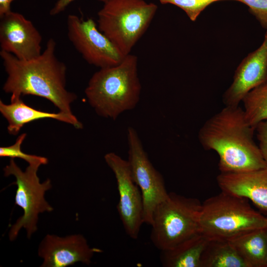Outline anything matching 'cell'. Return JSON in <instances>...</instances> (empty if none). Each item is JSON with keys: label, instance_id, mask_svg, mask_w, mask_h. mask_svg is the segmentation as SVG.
<instances>
[{"label": "cell", "instance_id": "obj_1", "mask_svg": "<svg viewBox=\"0 0 267 267\" xmlns=\"http://www.w3.org/2000/svg\"><path fill=\"white\" fill-rule=\"evenodd\" d=\"M56 42L49 39L38 57L19 59L11 53L0 51L6 80L2 89L11 94L10 100L32 95L50 101L59 111L73 114L71 105L76 94L66 89L67 67L55 54Z\"/></svg>", "mask_w": 267, "mask_h": 267}, {"label": "cell", "instance_id": "obj_2", "mask_svg": "<svg viewBox=\"0 0 267 267\" xmlns=\"http://www.w3.org/2000/svg\"><path fill=\"white\" fill-rule=\"evenodd\" d=\"M255 131L243 108L225 106L204 123L198 137L205 150L218 154L221 173H242L267 166L254 139Z\"/></svg>", "mask_w": 267, "mask_h": 267}, {"label": "cell", "instance_id": "obj_3", "mask_svg": "<svg viewBox=\"0 0 267 267\" xmlns=\"http://www.w3.org/2000/svg\"><path fill=\"white\" fill-rule=\"evenodd\" d=\"M141 90L138 58L130 53L116 65L99 68L90 78L85 93L97 115L115 120L136 107Z\"/></svg>", "mask_w": 267, "mask_h": 267}, {"label": "cell", "instance_id": "obj_4", "mask_svg": "<svg viewBox=\"0 0 267 267\" xmlns=\"http://www.w3.org/2000/svg\"><path fill=\"white\" fill-rule=\"evenodd\" d=\"M200 233L208 239L228 240L267 226V216L254 210L249 200L222 191L202 203Z\"/></svg>", "mask_w": 267, "mask_h": 267}, {"label": "cell", "instance_id": "obj_5", "mask_svg": "<svg viewBox=\"0 0 267 267\" xmlns=\"http://www.w3.org/2000/svg\"><path fill=\"white\" fill-rule=\"evenodd\" d=\"M157 9L156 4L144 0H109L97 13V26L126 56L149 27Z\"/></svg>", "mask_w": 267, "mask_h": 267}, {"label": "cell", "instance_id": "obj_6", "mask_svg": "<svg viewBox=\"0 0 267 267\" xmlns=\"http://www.w3.org/2000/svg\"><path fill=\"white\" fill-rule=\"evenodd\" d=\"M201 208L197 198L169 193L153 213L150 239L154 246L160 251L170 249L201 233Z\"/></svg>", "mask_w": 267, "mask_h": 267}, {"label": "cell", "instance_id": "obj_7", "mask_svg": "<svg viewBox=\"0 0 267 267\" xmlns=\"http://www.w3.org/2000/svg\"><path fill=\"white\" fill-rule=\"evenodd\" d=\"M40 164H29L24 171L17 165L14 159L3 168L5 177L13 176L16 180L12 184L17 185L15 204L22 208L24 214L16 221L9 232V240H14L21 228H24L30 238L37 230L38 216L41 213L51 212L53 208L45 200V191L51 188L48 178L41 183L37 172Z\"/></svg>", "mask_w": 267, "mask_h": 267}, {"label": "cell", "instance_id": "obj_8", "mask_svg": "<svg viewBox=\"0 0 267 267\" xmlns=\"http://www.w3.org/2000/svg\"><path fill=\"white\" fill-rule=\"evenodd\" d=\"M128 162L133 178L140 190L143 205V223L151 225L158 205L168 196L164 178L145 152L135 130L127 129Z\"/></svg>", "mask_w": 267, "mask_h": 267}, {"label": "cell", "instance_id": "obj_9", "mask_svg": "<svg viewBox=\"0 0 267 267\" xmlns=\"http://www.w3.org/2000/svg\"><path fill=\"white\" fill-rule=\"evenodd\" d=\"M67 36L75 48L89 64L99 68L116 65L125 57L92 19L69 14Z\"/></svg>", "mask_w": 267, "mask_h": 267}, {"label": "cell", "instance_id": "obj_10", "mask_svg": "<svg viewBox=\"0 0 267 267\" xmlns=\"http://www.w3.org/2000/svg\"><path fill=\"white\" fill-rule=\"evenodd\" d=\"M104 160L113 172L119 195L117 209L127 235L138 238L143 223V205L139 188L134 181L127 160L114 152L104 156Z\"/></svg>", "mask_w": 267, "mask_h": 267}, {"label": "cell", "instance_id": "obj_11", "mask_svg": "<svg viewBox=\"0 0 267 267\" xmlns=\"http://www.w3.org/2000/svg\"><path fill=\"white\" fill-rule=\"evenodd\" d=\"M0 18V50L21 60L41 55L42 36L30 20L12 11Z\"/></svg>", "mask_w": 267, "mask_h": 267}, {"label": "cell", "instance_id": "obj_12", "mask_svg": "<svg viewBox=\"0 0 267 267\" xmlns=\"http://www.w3.org/2000/svg\"><path fill=\"white\" fill-rule=\"evenodd\" d=\"M101 252L90 248L81 234L66 237L47 234L38 249L39 256L44 259L42 267H66L78 262L89 265L94 254Z\"/></svg>", "mask_w": 267, "mask_h": 267}, {"label": "cell", "instance_id": "obj_13", "mask_svg": "<svg viewBox=\"0 0 267 267\" xmlns=\"http://www.w3.org/2000/svg\"><path fill=\"white\" fill-rule=\"evenodd\" d=\"M267 79V31L260 47L245 57L223 95L225 106H238L252 89Z\"/></svg>", "mask_w": 267, "mask_h": 267}, {"label": "cell", "instance_id": "obj_14", "mask_svg": "<svg viewBox=\"0 0 267 267\" xmlns=\"http://www.w3.org/2000/svg\"><path fill=\"white\" fill-rule=\"evenodd\" d=\"M222 191L247 198L267 213V166L242 173H221L217 178Z\"/></svg>", "mask_w": 267, "mask_h": 267}, {"label": "cell", "instance_id": "obj_15", "mask_svg": "<svg viewBox=\"0 0 267 267\" xmlns=\"http://www.w3.org/2000/svg\"><path fill=\"white\" fill-rule=\"evenodd\" d=\"M5 104L0 100V112L8 122L9 134L17 135L23 127L28 123L43 119H52L73 126L77 129H82L83 124L73 114H68L59 111L50 113L37 110L25 104L21 98L10 100Z\"/></svg>", "mask_w": 267, "mask_h": 267}, {"label": "cell", "instance_id": "obj_16", "mask_svg": "<svg viewBox=\"0 0 267 267\" xmlns=\"http://www.w3.org/2000/svg\"><path fill=\"white\" fill-rule=\"evenodd\" d=\"M209 239L199 233L175 247L161 251L164 267H201V258Z\"/></svg>", "mask_w": 267, "mask_h": 267}, {"label": "cell", "instance_id": "obj_17", "mask_svg": "<svg viewBox=\"0 0 267 267\" xmlns=\"http://www.w3.org/2000/svg\"><path fill=\"white\" fill-rule=\"evenodd\" d=\"M265 228L228 240L248 267H267V237Z\"/></svg>", "mask_w": 267, "mask_h": 267}, {"label": "cell", "instance_id": "obj_18", "mask_svg": "<svg viewBox=\"0 0 267 267\" xmlns=\"http://www.w3.org/2000/svg\"><path fill=\"white\" fill-rule=\"evenodd\" d=\"M201 267H248L228 240L209 239L201 258Z\"/></svg>", "mask_w": 267, "mask_h": 267}, {"label": "cell", "instance_id": "obj_19", "mask_svg": "<svg viewBox=\"0 0 267 267\" xmlns=\"http://www.w3.org/2000/svg\"><path fill=\"white\" fill-rule=\"evenodd\" d=\"M242 102L246 119L253 128L267 119V79L250 90Z\"/></svg>", "mask_w": 267, "mask_h": 267}, {"label": "cell", "instance_id": "obj_20", "mask_svg": "<svg viewBox=\"0 0 267 267\" xmlns=\"http://www.w3.org/2000/svg\"><path fill=\"white\" fill-rule=\"evenodd\" d=\"M27 134L23 133L18 136L15 143L8 146L0 147V156L9 157L10 159L20 158L26 161L29 164H40L46 165L48 159L44 157L24 153L21 149L22 144L26 138Z\"/></svg>", "mask_w": 267, "mask_h": 267}, {"label": "cell", "instance_id": "obj_21", "mask_svg": "<svg viewBox=\"0 0 267 267\" xmlns=\"http://www.w3.org/2000/svg\"><path fill=\"white\" fill-rule=\"evenodd\" d=\"M224 0H159L162 4H172L182 9L188 18L194 21L209 5Z\"/></svg>", "mask_w": 267, "mask_h": 267}, {"label": "cell", "instance_id": "obj_22", "mask_svg": "<svg viewBox=\"0 0 267 267\" xmlns=\"http://www.w3.org/2000/svg\"><path fill=\"white\" fill-rule=\"evenodd\" d=\"M241 2L249 7L261 26L267 31V0H232Z\"/></svg>", "mask_w": 267, "mask_h": 267}, {"label": "cell", "instance_id": "obj_23", "mask_svg": "<svg viewBox=\"0 0 267 267\" xmlns=\"http://www.w3.org/2000/svg\"><path fill=\"white\" fill-rule=\"evenodd\" d=\"M258 146L267 165V119L260 122L256 127Z\"/></svg>", "mask_w": 267, "mask_h": 267}, {"label": "cell", "instance_id": "obj_24", "mask_svg": "<svg viewBox=\"0 0 267 267\" xmlns=\"http://www.w3.org/2000/svg\"><path fill=\"white\" fill-rule=\"evenodd\" d=\"M74 0H58L55 3L54 6L50 10L49 14L52 16H54L59 14L63 11L68 5ZM98 0L105 3L109 0Z\"/></svg>", "mask_w": 267, "mask_h": 267}, {"label": "cell", "instance_id": "obj_25", "mask_svg": "<svg viewBox=\"0 0 267 267\" xmlns=\"http://www.w3.org/2000/svg\"><path fill=\"white\" fill-rule=\"evenodd\" d=\"M14 0H0V17L10 12L11 3Z\"/></svg>", "mask_w": 267, "mask_h": 267}, {"label": "cell", "instance_id": "obj_26", "mask_svg": "<svg viewBox=\"0 0 267 267\" xmlns=\"http://www.w3.org/2000/svg\"><path fill=\"white\" fill-rule=\"evenodd\" d=\"M265 230L267 237V226L265 228Z\"/></svg>", "mask_w": 267, "mask_h": 267}]
</instances>
